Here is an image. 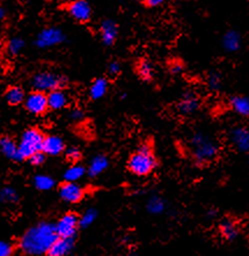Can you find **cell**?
Listing matches in <instances>:
<instances>
[{"label": "cell", "mask_w": 249, "mask_h": 256, "mask_svg": "<svg viewBox=\"0 0 249 256\" xmlns=\"http://www.w3.org/2000/svg\"><path fill=\"white\" fill-rule=\"evenodd\" d=\"M57 238L54 224L42 222L24 232L20 239L19 246L26 255L40 256L48 253Z\"/></svg>", "instance_id": "cell-1"}, {"label": "cell", "mask_w": 249, "mask_h": 256, "mask_svg": "<svg viewBox=\"0 0 249 256\" xmlns=\"http://www.w3.org/2000/svg\"><path fill=\"white\" fill-rule=\"evenodd\" d=\"M189 152L198 166L214 162L219 156V144L208 134L197 132L190 138Z\"/></svg>", "instance_id": "cell-2"}, {"label": "cell", "mask_w": 249, "mask_h": 256, "mask_svg": "<svg viewBox=\"0 0 249 256\" xmlns=\"http://www.w3.org/2000/svg\"><path fill=\"white\" fill-rule=\"evenodd\" d=\"M158 167V159L151 142H142L137 151L130 156L128 168L136 176H148Z\"/></svg>", "instance_id": "cell-3"}, {"label": "cell", "mask_w": 249, "mask_h": 256, "mask_svg": "<svg viewBox=\"0 0 249 256\" xmlns=\"http://www.w3.org/2000/svg\"><path fill=\"white\" fill-rule=\"evenodd\" d=\"M66 84L68 79L64 76L50 71L38 72L32 78V86L34 87L35 90H40L43 93L64 88Z\"/></svg>", "instance_id": "cell-4"}, {"label": "cell", "mask_w": 249, "mask_h": 256, "mask_svg": "<svg viewBox=\"0 0 249 256\" xmlns=\"http://www.w3.org/2000/svg\"><path fill=\"white\" fill-rule=\"evenodd\" d=\"M43 140H44V134L38 129L32 128V129L26 130L18 145L22 159H29L34 153L42 151Z\"/></svg>", "instance_id": "cell-5"}, {"label": "cell", "mask_w": 249, "mask_h": 256, "mask_svg": "<svg viewBox=\"0 0 249 256\" xmlns=\"http://www.w3.org/2000/svg\"><path fill=\"white\" fill-rule=\"evenodd\" d=\"M57 236L60 238H74L79 228V217L73 212H68L62 216L56 224Z\"/></svg>", "instance_id": "cell-6"}, {"label": "cell", "mask_w": 249, "mask_h": 256, "mask_svg": "<svg viewBox=\"0 0 249 256\" xmlns=\"http://www.w3.org/2000/svg\"><path fill=\"white\" fill-rule=\"evenodd\" d=\"M24 107L32 115H42L49 109L48 95L40 90H34L24 98Z\"/></svg>", "instance_id": "cell-7"}, {"label": "cell", "mask_w": 249, "mask_h": 256, "mask_svg": "<svg viewBox=\"0 0 249 256\" xmlns=\"http://www.w3.org/2000/svg\"><path fill=\"white\" fill-rule=\"evenodd\" d=\"M64 40L65 35L60 28L51 27L43 29V30L40 32L38 35V38H36L35 41V44L38 48H41V49H44V48H50L60 44Z\"/></svg>", "instance_id": "cell-8"}, {"label": "cell", "mask_w": 249, "mask_h": 256, "mask_svg": "<svg viewBox=\"0 0 249 256\" xmlns=\"http://www.w3.org/2000/svg\"><path fill=\"white\" fill-rule=\"evenodd\" d=\"M60 196L64 202L70 204L79 203L85 196V189L76 182L65 181L60 186Z\"/></svg>", "instance_id": "cell-9"}, {"label": "cell", "mask_w": 249, "mask_h": 256, "mask_svg": "<svg viewBox=\"0 0 249 256\" xmlns=\"http://www.w3.org/2000/svg\"><path fill=\"white\" fill-rule=\"evenodd\" d=\"M230 140L238 151L249 153V129L246 126H234L230 131Z\"/></svg>", "instance_id": "cell-10"}, {"label": "cell", "mask_w": 249, "mask_h": 256, "mask_svg": "<svg viewBox=\"0 0 249 256\" xmlns=\"http://www.w3.org/2000/svg\"><path fill=\"white\" fill-rule=\"evenodd\" d=\"M200 107V98L197 96V94L192 92V90H188V92L183 93L180 101H178V112L184 116L194 115L197 110H198Z\"/></svg>", "instance_id": "cell-11"}, {"label": "cell", "mask_w": 249, "mask_h": 256, "mask_svg": "<svg viewBox=\"0 0 249 256\" xmlns=\"http://www.w3.org/2000/svg\"><path fill=\"white\" fill-rule=\"evenodd\" d=\"M68 12L73 19L79 22H87L92 16L90 5L86 0H74V2H70Z\"/></svg>", "instance_id": "cell-12"}, {"label": "cell", "mask_w": 249, "mask_h": 256, "mask_svg": "<svg viewBox=\"0 0 249 256\" xmlns=\"http://www.w3.org/2000/svg\"><path fill=\"white\" fill-rule=\"evenodd\" d=\"M219 232L222 239L232 242V241L236 240L240 233V228L238 222L234 218L225 217L222 218L220 222H219Z\"/></svg>", "instance_id": "cell-13"}, {"label": "cell", "mask_w": 249, "mask_h": 256, "mask_svg": "<svg viewBox=\"0 0 249 256\" xmlns=\"http://www.w3.org/2000/svg\"><path fill=\"white\" fill-rule=\"evenodd\" d=\"M74 247V238L58 236L48 250V256H68Z\"/></svg>", "instance_id": "cell-14"}, {"label": "cell", "mask_w": 249, "mask_h": 256, "mask_svg": "<svg viewBox=\"0 0 249 256\" xmlns=\"http://www.w3.org/2000/svg\"><path fill=\"white\" fill-rule=\"evenodd\" d=\"M65 150L64 140L60 137L54 136H46L43 140L42 145V152H44L48 156H60V153H63Z\"/></svg>", "instance_id": "cell-15"}, {"label": "cell", "mask_w": 249, "mask_h": 256, "mask_svg": "<svg viewBox=\"0 0 249 256\" xmlns=\"http://www.w3.org/2000/svg\"><path fill=\"white\" fill-rule=\"evenodd\" d=\"M101 40L106 46H112L118 35V27L112 20H104L100 27Z\"/></svg>", "instance_id": "cell-16"}, {"label": "cell", "mask_w": 249, "mask_h": 256, "mask_svg": "<svg viewBox=\"0 0 249 256\" xmlns=\"http://www.w3.org/2000/svg\"><path fill=\"white\" fill-rule=\"evenodd\" d=\"M0 150L4 153L6 158H8L13 162H21L22 156H20L19 148L18 144L10 137H2L0 138Z\"/></svg>", "instance_id": "cell-17"}, {"label": "cell", "mask_w": 249, "mask_h": 256, "mask_svg": "<svg viewBox=\"0 0 249 256\" xmlns=\"http://www.w3.org/2000/svg\"><path fill=\"white\" fill-rule=\"evenodd\" d=\"M68 104V96L62 90H51L48 94V104H49V108L52 109V110H60V109L66 107Z\"/></svg>", "instance_id": "cell-18"}, {"label": "cell", "mask_w": 249, "mask_h": 256, "mask_svg": "<svg viewBox=\"0 0 249 256\" xmlns=\"http://www.w3.org/2000/svg\"><path fill=\"white\" fill-rule=\"evenodd\" d=\"M242 44V38L236 30H228L222 38V46L228 52H236Z\"/></svg>", "instance_id": "cell-19"}, {"label": "cell", "mask_w": 249, "mask_h": 256, "mask_svg": "<svg viewBox=\"0 0 249 256\" xmlns=\"http://www.w3.org/2000/svg\"><path fill=\"white\" fill-rule=\"evenodd\" d=\"M230 106L234 112L242 117L249 116V98L244 95H234L230 98Z\"/></svg>", "instance_id": "cell-20"}, {"label": "cell", "mask_w": 249, "mask_h": 256, "mask_svg": "<svg viewBox=\"0 0 249 256\" xmlns=\"http://www.w3.org/2000/svg\"><path fill=\"white\" fill-rule=\"evenodd\" d=\"M109 166V162H108V158L104 154H98V156H95L93 159H92V162L90 164V167H88V175L90 178H96L98 175L104 173V172L107 170Z\"/></svg>", "instance_id": "cell-21"}, {"label": "cell", "mask_w": 249, "mask_h": 256, "mask_svg": "<svg viewBox=\"0 0 249 256\" xmlns=\"http://www.w3.org/2000/svg\"><path fill=\"white\" fill-rule=\"evenodd\" d=\"M166 200L158 195H153L146 203V210L151 214H161L166 211Z\"/></svg>", "instance_id": "cell-22"}, {"label": "cell", "mask_w": 249, "mask_h": 256, "mask_svg": "<svg viewBox=\"0 0 249 256\" xmlns=\"http://www.w3.org/2000/svg\"><path fill=\"white\" fill-rule=\"evenodd\" d=\"M108 90V82L104 78H98L94 80L90 88V96L93 100H98L104 98Z\"/></svg>", "instance_id": "cell-23"}, {"label": "cell", "mask_w": 249, "mask_h": 256, "mask_svg": "<svg viewBox=\"0 0 249 256\" xmlns=\"http://www.w3.org/2000/svg\"><path fill=\"white\" fill-rule=\"evenodd\" d=\"M5 98H6V101L8 102L10 106H18L24 102L26 94H24V90L21 88V87L13 86L7 90Z\"/></svg>", "instance_id": "cell-24"}, {"label": "cell", "mask_w": 249, "mask_h": 256, "mask_svg": "<svg viewBox=\"0 0 249 256\" xmlns=\"http://www.w3.org/2000/svg\"><path fill=\"white\" fill-rule=\"evenodd\" d=\"M86 174V170L82 164H74L71 167H68L64 173V180L68 182H76L80 180L84 175Z\"/></svg>", "instance_id": "cell-25"}, {"label": "cell", "mask_w": 249, "mask_h": 256, "mask_svg": "<svg viewBox=\"0 0 249 256\" xmlns=\"http://www.w3.org/2000/svg\"><path fill=\"white\" fill-rule=\"evenodd\" d=\"M137 73L142 80H144V82H151L153 74H154L151 62L148 60H142L139 62L137 65Z\"/></svg>", "instance_id": "cell-26"}, {"label": "cell", "mask_w": 249, "mask_h": 256, "mask_svg": "<svg viewBox=\"0 0 249 256\" xmlns=\"http://www.w3.org/2000/svg\"><path fill=\"white\" fill-rule=\"evenodd\" d=\"M98 218V211L94 208L87 209L84 212L82 217H79V228H87L95 222V219Z\"/></svg>", "instance_id": "cell-27"}, {"label": "cell", "mask_w": 249, "mask_h": 256, "mask_svg": "<svg viewBox=\"0 0 249 256\" xmlns=\"http://www.w3.org/2000/svg\"><path fill=\"white\" fill-rule=\"evenodd\" d=\"M34 184L40 190H50L54 186V181L48 175H38L34 180Z\"/></svg>", "instance_id": "cell-28"}, {"label": "cell", "mask_w": 249, "mask_h": 256, "mask_svg": "<svg viewBox=\"0 0 249 256\" xmlns=\"http://www.w3.org/2000/svg\"><path fill=\"white\" fill-rule=\"evenodd\" d=\"M24 41L20 38H14L8 42L7 46V50L10 54H18L24 50Z\"/></svg>", "instance_id": "cell-29"}, {"label": "cell", "mask_w": 249, "mask_h": 256, "mask_svg": "<svg viewBox=\"0 0 249 256\" xmlns=\"http://www.w3.org/2000/svg\"><path fill=\"white\" fill-rule=\"evenodd\" d=\"M0 200L4 203H14L18 200V194L12 188H4L0 190Z\"/></svg>", "instance_id": "cell-30"}, {"label": "cell", "mask_w": 249, "mask_h": 256, "mask_svg": "<svg viewBox=\"0 0 249 256\" xmlns=\"http://www.w3.org/2000/svg\"><path fill=\"white\" fill-rule=\"evenodd\" d=\"M208 88L212 90H219L222 87V78L219 76V73H211L210 76H208Z\"/></svg>", "instance_id": "cell-31"}, {"label": "cell", "mask_w": 249, "mask_h": 256, "mask_svg": "<svg viewBox=\"0 0 249 256\" xmlns=\"http://www.w3.org/2000/svg\"><path fill=\"white\" fill-rule=\"evenodd\" d=\"M65 156H66V159L71 162H78L80 159H82V152L78 148H68L66 151H65Z\"/></svg>", "instance_id": "cell-32"}, {"label": "cell", "mask_w": 249, "mask_h": 256, "mask_svg": "<svg viewBox=\"0 0 249 256\" xmlns=\"http://www.w3.org/2000/svg\"><path fill=\"white\" fill-rule=\"evenodd\" d=\"M29 160H30L32 164H34V166H41L46 162V153L42 151L36 152L29 158Z\"/></svg>", "instance_id": "cell-33"}, {"label": "cell", "mask_w": 249, "mask_h": 256, "mask_svg": "<svg viewBox=\"0 0 249 256\" xmlns=\"http://www.w3.org/2000/svg\"><path fill=\"white\" fill-rule=\"evenodd\" d=\"M13 247L6 241H0V256H12Z\"/></svg>", "instance_id": "cell-34"}, {"label": "cell", "mask_w": 249, "mask_h": 256, "mask_svg": "<svg viewBox=\"0 0 249 256\" xmlns=\"http://www.w3.org/2000/svg\"><path fill=\"white\" fill-rule=\"evenodd\" d=\"M170 71L172 74H180L183 72V64L181 62H173L170 65Z\"/></svg>", "instance_id": "cell-35"}, {"label": "cell", "mask_w": 249, "mask_h": 256, "mask_svg": "<svg viewBox=\"0 0 249 256\" xmlns=\"http://www.w3.org/2000/svg\"><path fill=\"white\" fill-rule=\"evenodd\" d=\"M108 72L112 76H117L120 72V65L118 62H112L108 66Z\"/></svg>", "instance_id": "cell-36"}, {"label": "cell", "mask_w": 249, "mask_h": 256, "mask_svg": "<svg viewBox=\"0 0 249 256\" xmlns=\"http://www.w3.org/2000/svg\"><path fill=\"white\" fill-rule=\"evenodd\" d=\"M70 117H71V120H80L84 118V112L79 108H74L72 109L71 112H70Z\"/></svg>", "instance_id": "cell-37"}, {"label": "cell", "mask_w": 249, "mask_h": 256, "mask_svg": "<svg viewBox=\"0 0 249 256\" xmlns=\"http://www.w3.org/2000/svg\"><path fill=\"white\" fill-rule=\"evenodd\" d=\"M144 2L148 7H158L164 2V0H144Z\"/></svg>", "instance_id": "cell-38"}, {"label": "cell", "mask_w": 249, "mask_h": 256, "mask_svg": "<svg viewBox=\"0 0 249 256\" xmlns=\"http://www.w3.org/2000/svg\"><path fill=\"white\" fill-rule=\"evenodd\" d=\"M6 16H7V13H6V10L4 8V7L0 6V21L5 19Z\"/></svg>", "instance_id": "cell-39"}, {"label": "cell", "mask_w": 249, "mask_h": 256, "mask_svg": "<svg viewBox=\"0 0 249 256\" xmlns=\"http://www.w3.org/2000/svg\"><path fill=\"white\" fill-rule=\"evenodd\" d=\"M24 2H30V0H24Z\"/></svg>", "instance_id": "cell-40"}, {"label": "cell", "mask_w": 249, "mask_h": 256, "mask_svg": "<svg viewBox=\"0 0 249 256\" xmlns=\"http://www.w3.org/2000/svg\"><path fill=\"white\" fill-rule=\"evenodd\" d=\"M248 162H249V153H248Z\"/></svg>", "instance_id": "cell-41"}, {"label": "cell", "mask_w": 249, "mask_h": 256, "mask_svg": "<svg viewBox=\"0 0 249 256\" xmlns=\"http://www.w3.org/2000/svg\"><path fill=\"white\" fill-rule=\"evenodd\" d=\"M0 46H2V43H0Z\"/></svg>", "instance_id": "cell-42"}]
</instances>
